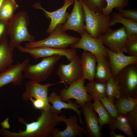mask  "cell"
I'll return each mask as SVG.
<instances>
[{
  "label": "cell",
  "mask_w": 137,
  "mask_h": 137,
  "mask_svg": "<svg viewBox=\"0 0 137 137\" xmlns=\"http://www.w3.org/2000/svg\"><path fill=\"white\" fill-rule=\"evenodd\" d=\"M115 104L118 114H126L137 107V98L129 96L121 97L117 99Z\"/></svg>",
  "instance_id": "cell-27"
},
{
  "label": "cell",
  "mask_w": 137,
  "mask_h": 137,
  "mask_svg": "<svg viewBox=\"0 0 137 137\" xmlns=\"http://www.w3.org/2000/svg\"><path fill=\"white\" fill-rule=\"evenodd\" d=\"M99 100L110 115L113 118H115L118 113L114 104L107 97L100 98Z\"/></svg>",
  "instance_id": "cell-32"
},
{
  "label": "cell",
  "mask_w": 137,
  "mask_h": 137,
  "mask_svg": "<svg viewBox=\"0 0 137 137\" xmlns=\"http://www.w3.org/2000/svg\"><path fill=\"white\" fill-rule=\"evenodd\" d=\"M86 90L93 100L106 97V83L100 82L94 80L89 81L85 87Z\"/></svg>",
  "instance_id": "cell-25"
},
{
  "label": "cell",
  "mask_w": 137,
  "mask_h": 137,
  "mask_svg": "<svg viewBox=\"0 0 137 137\" xmlns=\"http://www.w3.org/2000/svg\"><path fill=\"white\" fill-rule=\"evenodd\" d=\"M97 67L95 79L98 82L106 83L113 76L109 61L103 55H96Z\"/></svg>",
  "instance_id": "cell-21"
},
{
  "label": "cell",
  "mask_w": 137,
  "mask_h": 137,
  "mask_svg": "<svg viewBox=\"0 0 137 137\" xmlns=\"http://www.w3.org/2000/svg\"><path fill=\"white\" fill-rule=\"evenodd\" d=\"M129 123L136 133L137 132V107L125 114Z\"/></svg>",
  "instance_id": "cell-35"
},
{
  "label": "cell",
  "mask_w": 137,
  "mask_h": 137,
  "mask_svg": "<svg viewBox=\"0 0 137 137\" xmlns=\"http://www.w3.org/2000/svg\"><path fill=\"white\" fill-rule=\"evenodd\" d=\"M18 7L15 0H4L0 7V20L9 21Z\"/></svg>",
  "instance_id": "cell-26"
},
{
  "label": "cell",
  "mask_w": 137,
  "mask_h": 137,
  "mask_svg": "<svg viewBox=\"0 0 137 137\" xmlns=\"http://www.w3.org/2000/svg\"><path fill=\"white\" fill-rule=\"evenodd\" d=\"M117 23L123 25L125 28L127 35H137V22L124 18L118 13L114 12L111 18L110 26Z\"/></svg>",
  "instance_id": "cell-24"
},
{
  "label": "cell",
  "mask_w": 137,
  "mask_h": 137,
  "mask_svg": "<svg viewBox=\"0 0 137 137\" xmlns=\"http://www.w3.org/2000/svg\"><path fill=\"white\" fill-rule=\"evenodd\" d=\"M29 17L27 12L21 11L14 16L9 21L8 35L10 37V45L17 48L21 43L35 41V38L29 32Z\"/></svg>",
  "instance_id": "cell-2"
},
{
  "label": "cell",
  "mask_w": 137,
  "mask_h": 137,
  "mask_svg": "<svg viewBox=\"0 0 137 137\" xmlns=\"http://www.w3.org/2000/svg\"><path fill=\"white\" fill-rule=\"evenodd\" d=\"M127 36L125 28L123 26L115 30L109 28L99 38L103 45L111 51L126 53L125 46Z\"/></svg>",
  "instance_id": "cell-9"
},
{
  "label": "cell",
  "mask_w": 137,
  "mask_h": 137,
  "mask_svg": "<svg viewBox=\"0 0 137 137\" xmlns=\"http://www.w3.org/2000/svg\"><path fill=\"white\" fill-rule=\"evenodd\" d=\"M63 1H65V0H63Z\"/></svg>",
  "instance_id": "cell-42"
},
{
  "label": "cell",
  "mask_w": 137,
  "mask_h": 137,
  "mask_svg": "<svg viewBox=\"0 0 137 137\" xmlns=\"http://www.w3.org/2000/svg\"><path fill=\"white\" fill-rule=\"evenodd\" d=\"M58 121L60 123H65L66 127L64 130L61 131L55 128L53 131V137H75L77 136L82 137L86 134L83 128L77 124L79 118L76 115L70 116L68 118H66L65 115H57Z\"/></svg>",
  "instance_id": "cell-14"
},
{
  "label": "cell",
  "mask_w": 137,
  "mask_h": 137,
  "mask_svg": "<svg viewBox=\"0 0 137 137\" xmlns=\"http://www.w3.org/2000/svg\"><path fill=\"white\" fill-rule=\"evenodd\" d=\"M89 9L98 15L102 14L106 6V0H81Z\"/></svg>",
  "instance_id": "cell-29"
},
{
  "label": "cell",
  "mask_w": 137,
  "mask_h": 137,
  "mask_svg": "<svg viewBox=\"0 0 137 137\" xmlns=\"http://www.w3.org/2000/svg\"><path fill=\"white\" fill-rule=\"evenodd\" d=\"M17 48L21 53L29 54L35 59L58 55L65 57L70 61L77 54L76 49L73 48H58L46 47L28 48L20 45Z\"/></svg>",
  "instance_id": "cell-8"
},
{
  "label": "cell",
  "mask_w": 137,
  "mask_h": 137,
  "mask_svg": "<svg viewBox=\"0 0 137 137\" xmlns=\"http://www.w3.org/2000/svg\"><path fill=\"white\" fill-rule=\"evenodd\" d=\"M8 120V118H7L2 123L1 125L2 127L7 129L9 128V125Z\"/></svg>",
  "instance_id": "cell-40"
},
{
  "label": "cell",
  "mask_w": 137,
  "mask_h": 137,
  "mask_svg": "<svg viewBox=\"0 0 137 137\" xmlns=\"http://www.w3.org/2000/svg\"><path fill=\"white\" fill-rule=\"evenodd\" d=\"M129 0H106V6L102 10V14L109 15L114 8L124 9L128 5Z\"/></svg>",
  "instance_id": "cell-31"
},
{
  "label": "cell",
  "mask_w": 137,
  "mask_h": 137,
  "mask_svg": "<svg viewBox=\"0 0 137 137\" xmlns=\"http://www.w3.org/2000/svg\"><path fill=\"white\" fill-rule=\"evenodd\" d=\"M9 22L0 20V43L6 38L8 35Z\"/></svg>",
  "instance_id": "cell-37"
},
{
  "label": "cell",
  "mask_w": 137,
  "mask_h": 137,
  "mask_svg": "<svg viewBox=\"0 0 137 137\" xmlns=\"http://www.w3.org/2000/svg\"><path fill=\"white\" fill-rule=\"evenodd\" d=\"M29 61L27 59L21 63L18 62L0 73V88L10 83L15 86L22 85L24 78L22 72Z\"/></svg>",
  "instance_id": "cell-12"
},
{
  "label": "cell",
  "mask_w": 137,
  "mask_h": 137,
  "mask_svg": "<svg viewBox=\"0 0 137 137\" xmlns=\"http://www.w3.org/2000/svg\"><path fill=\"white\" fill-rule=\"evenodd\" d=\"M56 115L50 109L41 111L37 120L28 123L22 117H19L20 122L25 125V129L19 130L18 132H11L2 127L0 134L5 137H51L55 127L59 124Z\"/></svg>",
  "instance_id": "cell-1"
},
{
  "label": "cell",
  "mask_w": 137,
  "mask_h": 137,
  "mask_svg": "<svg viewBox=\"0 0 137 137\" xmlns=\"http://www.w3.org/2000/svg\"><path fill=\"white\" fill-rule=\"evenodd\" d=\"M62 25L57 26L47 38L26 43L24 47L31 48L46 47L58 48H66L77 42L80 38L70 36L62 29Z\"/></svg>",
  "instance_id": "cell-3"
},
{
  "label": "cell",
  "mask_w": 137,
  "mask_h": 137,
  "mask_svg": "<svg viewBox=\"0 0 137 137\" xmlns=\"http://www.w3.org/2000/svg\"><path fill=\"white\" fill-rule=\"evenodd\" d=\"M94 100L93 107L95 112L97 113L99 116L98 124L100 129L101 130L103 126L107 124L111 130L114 124L115 118L107 112L99 99Z\"/></svg>",
  "instance_id": "cell-23"
},
{
  "label": "cell",
  "mask_w": 137,
  "mask_h": 137,
  "mask_svg": "<svg viewBox=\"0 0 137 137\" xmlns=\"http://www.w3.org/2000/svg\"><path fill=\"white\" fill-rule=\"evenodd\" d=\"M127 35L125 46L126 53L128 56L137 57V35Z\"/></svg>",
  "instance_id": "cell-30"
},
{
  "label": "cell",
  "mask_w": 137,
  "mask_h": 137,
  "mask_svg": "<svg viewBox=\"0 0 137 137\" xmlns=\"http://www.w3.org/2000/svg\"><path fill=\"white\" fill-rule=\"evenodd\" d=\"M106 50L113 76L128 65L137 64V57L126 56L123 52L114 53L107 48Z\"/></svg>",
  "instance_id": "cell-19"
},
{
  "label": "cell",
  "mask_w": 137,
  "mask_h": 137,
  "mask_svg": "<svg viewBox=\"0 0 137 137\" xmlns=\"http://www.w3.org/2000/svg\"><path fill=\"white\" fill-rule=\"evenodd\" d=\"M85 79L82 77L71 84L68 88L62 89L59 96L60 99L65 102L71 99L76 100V102L81 107L92 99L87 92L84 85Z\"/></svg>",
  "instance_id": "cell-7"
},
{
  "label": "cell",
  "mask_w": 137,
  "mask_h": 137,
  "mask_svg": "<svg viewBox=\"0 0 137 137\" xmlns=\"http://www.w3.org/2000/svg\"><path fill=\"white\" fill-rule=\"evenodd\" d=\"M62 56L58 55L43 58L37 64H28L24 71V78L39 83L49 77L55 64Z\"/></svg>",
  "instance_id": "cell-4"
},
{
  "label": "cell",
  "mask_w": 137,
  "mask_h": 137,
  "mask_svg": "<svg viewBox=\"0 0 137 137\" xmlns=\"http://www.w3.org/2000/svg\"><path fill=\"white\" fill-rule=\"evenodd\" d=\"M81 36L77 42L71 45L72 48L81 49L95 55H103L107 57L106 48L99 38L92 37L86 31Z\"/></svg>",
  "instance_id": "cell-16"
},
{
  "label": "cell",
  "mask_w": 137,
  "mask_h": 137,
  "mask_svg": "<svg viewBox=\"0 0 137 137\" xmlns=\"http://www.w3.org/2000/svg\"><path fill=\"white\" fill-rule=\"evenodd\" d=\"M62 83L64 84L66 88L67 84L62 80L54 83H48L42 84L32 80L27 81L25 84V91L22 96V99L24 101L29 100L31 98L41 99L48 101V88L50 86Z\"/></svg>",
  "instance_id": "cell-15"
},
{
  "label": "cell",
  "mask_w": 137,
  "mask_h": 137,
  "mask_svg": "<svg viewBox=\"0 0 137 137\" xmlns=\"http://www.w3.org/2000/svg\"><path fill=\"white\" fill-rule=\"evenodd\" d=\"M115 129H118L122 131L129 137L134 136L133 129L129 124L123 125L114 124L111 130Z\"/></svg>",
  "instance_id": "cell-36"
},
{
  "label": "cell",
  "mask_w": 137,
  "mask_h": 137,
  "mask_svg": "<svg viewBox=\"0 0 137 137\" xmlns=\"http://www.w3.org/2000/svg\"><path fill=\"white\" fill-rule=\"evenodd\" d=\"M110 136L111 137H125V135L120 134H116L114 132V130H112L110 133Z\"/></svg>",
  "instance_id": "cell-39"
},
{
  "label": "cell",
  "mask_w": 137,
  "mask_h": 137,
  "mask_svg": "<svg viewBox=\"0 0 137 137\" xmlns=\"http://www.w3.org/2000/svg\"><path fill=\"white\" fill-rule=\"evenodd\" d=\"M82 3L85 22V31L92 37L99 38L110 28L111 17L110 15L102 13L97 14Z\"/></svg>",
  "instance_id": "cell-5"
},
{
  "label": "cell",
  "mask_w": 137,
  "mask_h": 137,
  "mask_svg": "<svg viewBox=\"0 0 137 137\" xmlns=\"http://www.w3.org/2000/svg\"><path fill=\"white\" fill-rule=\"evenodd\" d=\"M48 102L52 105L51 106L50 110L54 114L56 115L62 112V109H70L75 111L79 117V123L83 125L84 123L81 118V110L79 108L81 107L76 102H73L70 99L67 101V103L62 101L55 91L51 93L48 96Z\"/></svg>",
  "instance_id": "cell-18"
},
{
  "label": "cell",
  "mask_w": 137,
  "mask_h": 137,
  "mask_svg": "<svg viewBox=\"0 0 137 137\" xmlns=\"http://www.w3.org/2000/svg\"><path fill=\"white\" fill-rule=\"evenodd\" d=\"M56 72L60 80L68 85L81 78L82 74L79 56L76 55L67 64H60Z\"/></svg>",
  "instance_id": "cell-13"
},
{
  "label": "cell",
  "mask_w": 137,
  "mask_h": 137,
  "mask_svg": "<svg viewBox=\"0 0 137 137\" xmlns=\"http://www.w3.org/2000/svg\"><path fill=\"white\" fill-rule=\"evenodd\" d=\"M115 8L118 11V14L123 18L137 22V10H136Z\"/></svg>",
  "instance_id": "cell-33"
},
{
  "label": "cell",
  "mask_w": 137,
  "mask_h": 137,
  "mask_svg": "<svg viewBox=\"0 0 137 137\" xmlns=\"http://www.w3.org/2000/svg\"><path fill=\"white\" fill-rule=\"evenodd\" d=\"M74 4L72 10L65 23L62 25V29L65 31L73 30L81 35L85 31L82 3L80 0H75Z\"/></svg>",
  "instance_id": "cell-11"
},
{
  "label": "cell",
  "mask_w": 137,
  "mask_h": 137,
  "mask_svg": "<svg viewBox=\"0 0 137 137\" xmlns=\"http://www.w3.org/2000/svg\"><path fill=\"white\" fill-rule=\"evenodd\" d=\"M4 1V0H0V7H1Z\"/></svg>",
  "instance_id": "cell-41"
},
{
  "label": "cell",
  "mask_w": 137,
  "mask_h": 137,
  "mask_svg": "<svg viewBox=\"0 0 137 137\" xmlns=\"http://www.w3.org/2000/svg\"><path fill=\"white\" fill-rule=\"evenodd\" d=\"M106 94L107 97L113 103L121 97L120 88L117 81L113 76L106 82Z\"/></svg>",
  "instance_id": "cell-28"
},
{
  "label": "cell",
  "mask_w": 137,
  "mask_h": 137,
  "mask_svg": "<svg viewBox=\"0 0 137 137\" xmlns=\"http://www.w3.org/2000/svg\"><path fill=\"white\" fill-rule=\"evenodd\" d=\"M114 76L120 87L121 97L137 98V64L128 65Z\"/></svg>",
  "instance_id": "cell-6"
},
{
  "label": "cell",
  "mask_w": 137,
  "mask_h": 137,
  "mask_svg": "<svg viewBox=\"0 0 137 137\" xmlns=\"http://www.w3.org/2000/svg\"><path fill=\"white\" fill-rule=\"evenodd\" d=\"M29 100L32 102L33 107L36 109L41 111L50 109L51 105L48 101L42 99H33L32 98H30Z\"/></svg>",
  "instance_id": "cell-34"
},
{
  "label": "cell",
  "mask_w": 137,
  "mask_h": 137,
  "mask_svg": "<svg viewBox=\"0 0 137 137\" xmlns=\"http://www.w3.org/2000/svg\"><path fill=\"white\" fill-rule=\"evenodd\" d=\"M86 124V134L89 137H101V130L98 124V117L94 110L91 101L86 102L81 107Z\"/></svg>",
  "instance_id": "cell-17"
},
{
  "label": "cell",
  "mask_w": 137,
  "mask_h": 137,
  "mask_svg": "<svg viewBox=\"0 0 137 137\" xmlns=\"http://www.w3.org/2000/svg\"><path fill=\"white\" fill-rule=\"evenodd\" d=\"M14 49L6 38L0 43V73L13 64Z\"/></svg>",
  "instance_id": "cell-22"
},
{
  "label": "cell",
  "mask_w": 137,
  "mask_h": 137,
  "mask_svg": "<svg viewBox=\"0 0 137 137\" xmlns=\"http://www.w3.org/2000/svg\"><path fill=\"white\" fill-rule=\"evenodd\" d=\"M80 59L82 77L89 81L94 80L97 67L95 55L91 53L84 51Z\"/></svg>",
  "instance_id": "cell-20"
},
{
  "label": "cell",
  "mask_w": 137,
  "mask_h": 137,
  "mask_svg": "<svg viewBox=\"0 0 137 137\" xmlns=\"http://www.w3.org/2000/svg\"><path fill=\"white\" fill-rule=\"evenodd\" d=\"M114 118V124L123 125L129 124L126 114H118L117 116Z\"/></svg>",
  "instance_id": "cell-38"
},
{
  "label": "cell",
  "mask_w": 137,
  "mask_h": 137,
  "mask_svg": "<svg viewBox=\"0 0 137 137\" xmlns=\"http://www.w3.org/2000/svg\"><path fill=\"white\" fill-rule=\"evenodd\" d=\"M75 0H66L63 6L57 10L52 12L46 10L41 6L40 3H36L33 5L36 9L42 10L46 17L50 20L49 26L46 31L47 33L52 32L58 26L63 25L67 20L69 14L67 12V8L73 4Z\"/></svg>",
  "instance_id": "cell-10"
}]
</instances>
